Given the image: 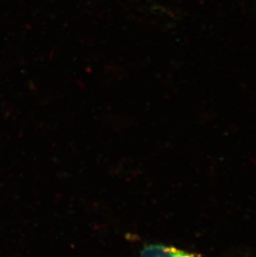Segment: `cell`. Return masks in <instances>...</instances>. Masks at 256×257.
Masks as SVG:
<instances>
[{"label": "cell", "mask_w": 256, "mask_h": 257, "mask_svg": "<svg viewBox=\"0 0 256 257\" xmlns=\"http://www.w3.org/2000/svg\"><path fill=\"white\" fill-rule=\"evenodd\" d=\"M140 257H200L193 253L177 249L173 246L150 244L141 250Z\"/></svg>", "instance_id": "6da1fadb"}]
</instances>
